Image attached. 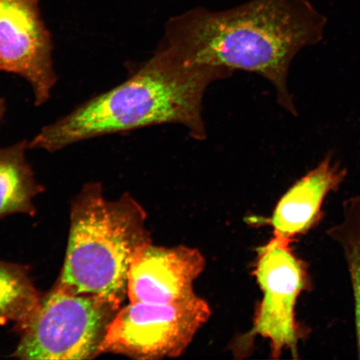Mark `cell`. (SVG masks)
Here are the masks:
<instances>
[{
	"instance_id": "obj_2",
	"label": "cell",
	"mask_w": 360,
	"mask_h": 360,
	"mask_svg": "<svg viewBox=\"0 0 360 360\" xmlns=\"http://www.w3.org/2000/svg\"><path fill=\"white\" fill-rule=\"evenodd\" d=\"M232 73L222 68L184 64L159 46L122 84L44 126L29 148L55 153L91 139L166 124L183 125L193 139L204 141L205 91Z\"/></svg>"
},
{
	"instance_id": "obj_11",
	"label": "cell",
	"mask_w": 360,
	"mask_h": 360,
	"mask_svg": "<svg viewBox=\"0 0 360 360\" xmlns=\"http://www.w3.org/2000/svg\"><path fill=\"white\" fill-rule=\"evenodd\" d=\"M40 297L26 268L0 261V323L25 321Z\"/></svg>"
},
{
	"instance_id": "obj_10",
	"label": "cell",
	"mask_w": 360,
	"mask_h": 360,
	"mask_svg": "<svg viewBox=\"0 0 360 360\" xmlns=\"http://www.w3.org/2000/svg\"><path fill=\"white\" fill-rule=\"evenodd\" d=\"M29 141L0 147V219L13 214L35 213L34 198L41 192L26 159Z\"/></svg>"
},
{
	"instance_id": "obj_6",
	"label": "cell",
	"mask_w": 360,
	"mask_h": 360,
	"mask_svg": "<svg viewBox=\"0 0 360 360\" xmlns=\"http://www.w3.org/2000/svg\"><path fill=\"white\" fill-rule=\"evenodd\" d=\"M292 242L273 236L258 250L255 276L263 298L256 310L251 336L269 340L272 358L289 351L299 359V344L306 334L297 321L299 297L312 287L308 265L292 248Z\"/></svg>"
},
{
	"instance_id": "obj_9",
	"label": "cell",
	"mask_w": 360,
	"mask_h": 360,
	"mask_svg": "<svg viewBox=\"0 0 360 360\" xmlns=\"http://www.w3.org/2000/svg\"><path fill=\"white\" fill-rule=\"evenodd\" d=\"M347 169L327 155L316 167L297 180L278 201L271 217L265 220L274 236L294 243L321 221L322 207L328 193L339 190Z\"/></svg>"
},
{
	"instance_id": "obj_4",
	"label": "cell",
	"mask_w": 360,
	"mask_h": 360,
	"mask_svg": "<svg viewBox=\"0 0 360 360\" xmlns=\"http://www.w3.org/2000/svg\"><path fill=\"white\" fill-rule=\"evenodd\" d=\"M120 306L93 295L73 294L55 285L25 321L17 325L21 359H90L101 348Z\"/></svg>"
},
{
	"instance_id": "obj_8",
	"label": "cell",
	"mask_w": 360,
	"mask_h": 360,
	"mask_svg": "<svg viewBox=\"0 0 360 360\" xmlns=\"http://www.w3.org/2000/svg\"><path fill=\"white\" fill-rule=\"evenodd\" d=\"M205 267L193 248H165L148 243L135 256L128 276L129 302L172 304L193 298V283Z\"/></svg>"
},
{
	"instance_id": "obj_12",
	"label": "cell",
	"mask_w": 360,
	"mask_h": 360,
	"mask_svg": "<svg viewBox=\"0 0 360 360\" xmlns=\"http://www.w3.org/2000/svg\"><path fill=\"white\" fill-rule=\"evenodd\" d=\"M343 220L328 231V236L341 247L352 283L355 330L360 359V196L344 202Z\"/></svg>"
},
{
	"instance_id": "obj_5",
	"label": "cell",
	"mask_w": 360,
	"mask_h": 360,
	"mask_svg": "<svg viewBox=\"0 0 360 360\" xmlns=\"http://www.w3.org/2000/svg\"><path fill=\"white\" fill-rule=\"evenodd\" d=\"M210 314L209 304L197 295L172 304L129 302L112 319L101 352L136 359L178 357Z\"/></svg>"
},
{
	"instance_id": "obj_1",
	"label": "cell",
	"mask_w": 360,
	"mask_h": 360,
	"mask_svg": "<svg viewBox=\"0 0 360 360\" xmlns=\"http://www.w3.org/2000/svg\"><path fill=\"white\" fill-rule=\"evenodd\" d=\"M327 19L308 0H250L231 10L193 8L173 17L160 46L184 64L257 74L278 105L298 116L288 86L291 63L321 42Z\"/></svg>"
},
{
	"instance_id": "obj_3",
	"label": "cell",
	"mask_w": 360,
	"mask_h": 360,
	"mask_svg": "<svg viewBox=\"0 0 360 360\" xmlns=\"http://www.w3.org/2000/svg\"><path fill=\"white\" fill-rule=\"evenodd\" d=\"M150 242L146 211L133 197L108 200L100 183H89L72 205L66 257L56 286L121 306L130 265Z\"/></svg>"
},
{
	"instance_id": "obj_13",
	"label": "cell",
	"mask_w": 360,
	"mask_h": 360,
	"mask_svg": "<svg viewBox=\"0 0 360 360\" xmlns=\"http://www.w3.org/2000/svg\"><path fill=\"white\" fill-rule=\"evenodd\" d=\"M7 110L6 101L0 98V124H1L4 115Z\"/></svg>"
},
{
	"instance_id": "obj_7",
	"label": "cell",
	"mask_w": 360,
	"mask_h": 360,
	"mask_svg": "<svg viewBox=\"0 0 360 360\" xmlns=\"http://www.w3.org/2000/svg\"><path fill=\"white\" fill-rule=\"evenodd\" d=\"M53 51L39 0H0V72L26 80L37 107L51 98L57 83Z\"/></svg>"
}]
</instances>
